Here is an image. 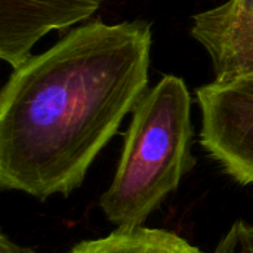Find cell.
Wrapping results in <instances>:
<instances>
[{
  "label": "cell",
  "instance_id": "4",
  "mask_svg": "<svg viewBox=\"0 0 253 253\" xmlns=\"http://www.w3.org/2000/svg\"><path fill=\"white\" fill-rule=\"evenodd\" d=\"M191 36L208 52L216 80L253 73V24L191 25Z\"/></svg>",
  "mask_w": 253,
  "mask_h": 253
},
{
  "label": "cell",
  "instance_id": "8",
  "mask_svg": "<svg viewBox=\"0 0 253 253\" xmlns=\"http://www.w3.org/2000/svg\"><path fill=\"white\" fill-rule=\"evenodd\" d=\"M212 253H253V225L237 219Z\"/></svg>",
  "mask_w": 253,
  "mask_h": 253
},
{
  "label": "cell",
  "instance_id": "1",
  "mask_svg": "<svg viewBox=\"0 0 253 253\" xmlns=\"http://www.w3.org/2000/svg\"><path fill=\"white\" fill-rule=\"evenodd\" d=\"M145 21L101 19L31 55L0 92V185L39 200L79 188L148 84Z\"/></svg>",
  "mask_w": 253,
  "mask_h": 253
},
{
  "label": "cell",
  "instance_id": "5",
  "mask_svg": "<svg viewBox=\"0 0 253 253\" xmlns=\"http://www.w3.org/2000/svg\"><path fill=\"white\" fill-rule=\"evenodd\" d=\"M65 253H205L173 231L122 227L105 237L83 240Z\"/></svg>",
  "mask_w": 253,
  "mask_h": 253
},
{
  "label": "cell",
  "instance_id": "3",
  "mask_svg": "<svg viewBox=\"0 0 253 253\" xmlns=\"http://www.w3.org/2000/svg\"><path fill=\"white\" fill-rule=\"evenodd\" d=\"M104 0H0V59L12 68L47 33L87 21Z\"/></svg>",
  "mask_w": 253,
  "mask_h": 253
},
{
  "label": "cell",
  "instance_id": "7",
  "mask_svg": "<svg viewBox=\"0 0 253 253\" xmlns=\"http://www.w3.org/2000/svg\"><path fill=\"white\" fill-rule=\"evenodd\" d=\"M219 93L234 113L253 125V73L221 80Z\"/></svg>",
  "mask_w": 253,
  "mask_h": 253
},
{
  "label": "cell",
  "instance_id": "2",
  "mask_svg": "<svg viewBox=\"0 0 253 253\" xmlns=\"http://www.w3.org/2000/svg\"><path fill=\"white\" fill-rule=\"evenodd\" d=\"M191 107L184 79L168 74L133 108L114 178L99 200L116 228L144 225L193 169Z\"/></svg>",
  "mask_w": 253,
  "mask_h": 253
},
{
  "label": "cell",
  "instance_id": "6",
  "mask_svg": "<svg viewBox=\"0 0 253 253\" xmlns=\"http://www.w3.org/2000/svg\"><path fill=\"white\" fill-rule=\"evenodd\" d=\"M193 24L208 27L253 24V0H228L213 9L199 12Z\"/></svg>",
  "mask_w": 253,
  "mask_h": 253
},
{
  "label": "cell",
  "instance_id": "9",
  "mask_svg": "<svg viewBox=\"0 0 253 253\" xmlns=\"http://www.w3.org/2000/svg\"><path fill=\"white\" fill-rule=\"evenodd\" d=\"M0 253H34V251L30 248H25V246H19L15 242H12L10 239H7L6 234H1Z\"/></svg>",
  "mask_w": 253,
  "mask_h": 253
}]
</instances>
